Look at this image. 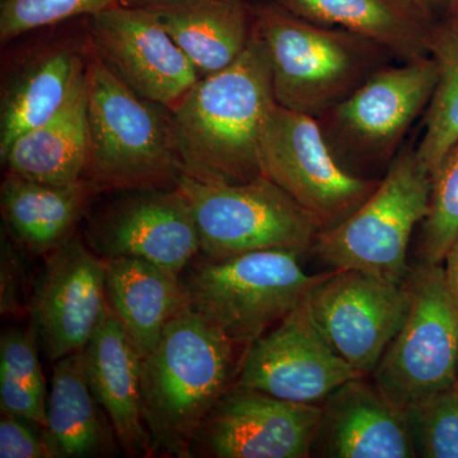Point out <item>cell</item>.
<instances>
[{"label":"cell","instance_id":"cell-5","mask_svg":"<svg viewBox=\"0 0 458 458\" xmlns=\"http://www.w3.org/2000/svg\"><path fill=\"white\" fill-rule=\"evenodd\" d=\"M303 254L274 249L205 259L182 280L189 306L229 342L249 349L327 274L306 273Z\"/></svg>","mask_w":458,"mask_h":458},{"label":"cell","instance_id":"cell-16","mask_svg":"<svg viewBox=\"0 0 458 458\" xmlns=\"http://www.w3.org/2000/svg\"><path fill=\"white\" fill-rule=\"evenodd\" d=\"M86 243L99 258H137L174 274L200 252L194 213L180 189L125 191L89 219Z\"/></svg>","mask_w":458,"mask_h":458},{"label":"cell","instance_id":"cell-25","mask_svg":"<svg viewBox=\"0 0 458 458\" xmlns=\"http://www.w3.org/2000/svg\"><path fill=\"white\" fill-rule=\"evenodd\" d=\"M89 152L86 83L49 122L21 135L2 157L9 174L49 183L72 185L83 179Z\"/></svg>","mask_w":458,"mask_h":458},{"label":"cell","instance_id":"cell-4","mask_svg":"<svg viewBox=\"0 0 458 458\" xmlns=\"http://www.w3.org/2000/svg\"><path fill=\"white\" fill-rule=\"evenodd\" d=\"M279 106L321 117L388 65L391 54L358 33L295 16L276 0L255 5Z\"/></svg>","mask_w":458,"mask_h":458},{"label":"cell","instance_id":"cell-20","mask_svg":"<svg viewBox=\"0 0 458 458\" xmlns=\"http://www.w3.org/2000/svg\"><path fill=\"white\" fill-rule=\"evenodd\" d=\"M86 49L54 45L32 55L4 84L0 107V158L26 131L53 119L86 83Z\"/></svg>","mask_w":458,"mask_h":458},{"label":"cell","instance_id":"cell-15","mask_svg":"<svg viewBox=\"0 0 458 458\" xmlns=\"http://www.w3.org/2000/svg\"><path fill=\"white\" fill-rule=\"evenodd\" d=\"M40 348L50 361L82 352L110 315L105 260L81 234L47 254L27 306Z\"/></svg>","mask_w":458,"mask_h":458},{"label":"cell","instance_id":"cell-30","mask_svg":"<svg viewBox=\"0 0 458 458\" xmlns=\"http://www.w3.org/2000/svg\"><path fill=\"white\" fill-rule=\"evenodd\" d=\"M117 3L119 0H2L0 41L8 44L25 33L72 18L89 17Z\"/></svg>","mask_w":458,"mask_h":458},{"label":"cell","instance_id":"cell-22","mask_svg":"<svg viewBox=\"0 0 458 458\" xmlns=\"http://www.w3.org/2000/svg\"><path fill=\"white\" fill-rule=\"evenodd\" d=\"M98 190L87 180L49 185L5 172L0 190L5 229L32 255H47L77 232Z\"/></svg>","mask_w":458,"mask_h":458},{"label":"cell","instance_id":"cell-1","mask_svg":"<svg viewBox=\"0 0 458 458\" xmlns=\"http://www.w3.org/2000/svg\"><path fill=\"white\" fill-rule=\"evenodd\" d=\"M276 105L269 59L254 30L233 64L200 78L172 111L182 174L225 183L262 176L261 135Z\"/></svg>","mask_w":458,"mask_h":458},{"label":"cell","instance_id":"cell-12","mask_svg":"<svg viewBox=\"0 0 458 458\" xmlns=\"http://www.w3.org/2000/svg\"><path fill=\"white\" fill-rule=\"evenodd\" d=\"M322 415L318 403H292L234 384L199 428L191 457H310Z\"/></svg>","mask_w":458,"mask_h":458},{"label":"cell","instance_id":"cell-29","mask_svg":"<svg viewBox=\"0 0 458 458\" xmlns=\"http://www.w3.org/2000/svg\"><path fill=\"white\" fill-rule=\"evenodd\" d=\"M403 412L417 456L458 458V385Z\"/></svg>","mask_w":458,"mask_h":458},{"label":"cell","instance_id":"cell-34","mask_svg":"<svg viewBox=\"0 0 458 458\" xmlns=\"http://www.w3.org/2000/svg\"><path fill=\"white\" fill-rule=\"evenodd\" d=\"M419 2L424 3L428 7L432 8L433 11L438 8L450 9L457 0H419Z\"/></svg>","mask_w":458,"mask_h":458},{"label":"cell","instance_id":"cell-28","mask_svg":"<svg viewBox=\"0 0 458 458\" xmlns=\"http://www.w3.org/2000/svg\"><path fill=\"white\" fill-rule=\"evenodd\" d=\"M429 213L423 221L420 256L424 264H441L458 241V146L432 174Z\"/></svg>","mask_w":458,"mask_h":458},{"label":"cell","instance_id":"cell-7","mask_svg":"<svg viewBox=\"0 0 458 458\" xmlns=\"http://www.w3.org/2000/svg\"><path fill=\"white\" fill-rule=\"evenodd\" d=\"M205 259L261 250L311 251L319 228L278 185L260 176L242 183L208 182L181 174Z\"/></svg>","mask_w":458,"mask_h":458},{"label":"cell","instance_id":"cell-23","mask_svg":"<svg viewBox=\"0 0 458 458\" xmlns=\"http://www.w3.org/2000/svg\"><path fill=\"white\" fill-rule=\"evenodd\" d=\"M108 307L141 360L156 348L170 319L188 303L179 274L137 258L105 260Z\"/></svg>","mask_w":458,"mask_h":458},{"label":"cell","instance_id":"cell-31","mask_svg":"<svg viewBox=\"0 0 458 458\" xmlns=\"http://www.w3.org/2000/svg\"><path fill=\"white\" fill-rule=\"evenodd\" d=\"M18 242L3 228L0 241V313L5 318L23 312V286L26 280V258Z\"/></svg>","mask_w":458,"mask_h":458},{"label":"cell","instance_id":"cell-9","mask_svg":"<svg viewBox=\"0 0 458 458\" xmlns=\"http://www.w3.org/2000/svg\"><path fill=\"white\" fill-rule=\"evenodd\" d=\"M405 324L372 372L373 384L401 410L458 382V311L441 264H421L408 279Z\"/></svg>","mask_w":458,"mask_h":458},{"label":"cell","instance_id":"cell-3","mask_svg":"<svg viewBox=\"0 0 458 458\" xmlns=\"http://www.w3.org/2000/svg\"><path fill=\"white\" fill-rule=\"evenodd\" d=\"M87 45L83 180L99 194L176 188L183 164L171 111L125 86Z\"/></svg>","mask_w":458,"mask_h":458},{"label":"cell","instance_id":"cell-24","mask_svg":"<svg viewBox=\"0 0 458 458\" xmlns=\"http://www.w3.org/2000/svg\"><path fill=\"white\" fill-rule=\"evenodd\" d=\"M44 438L51 458L111 457L120 447L110 418L90 390L83 351L55 361Z\"/></svg>","mask_w":458,"mask_h":458},{"label":"cell","instance_id":"cell-21","mask_svg":"<svg viewBox=\"0 0 458 458\" xmlns=\"http://www.w3.org/2000/svg\"><path fill=\"white\" fill-rule=\"evenodd\" d=\"M143 7L201 78L233 64L254 36L255 5L250 0H159Z\"/></svg>","mask_w":458,"mask_h":458},{"label":"cell","instance_id":"cell-38","mask_svg":"<svg viewBox=\"0 0 458 458\" xmlns=\"http://www.w3.org/2000/svg\"><path fill=\"white\" fill-rule=\"evenodd\" d=\"M458 385V384H457Z\"/></svg>","mask_w":458,"mask_h":458},{"label":"cell","instance_id":"cell-27","mask_svg":"<svg viewBox=\"0 0 458 458\" xmlns=\"http://www.w3.org/2000/svg\"><path fill=\"white\" fill-rule=\"evenodd\" d=\"M38 334L32 325L8 328L0 337V409L25 418L44 430L47 399L44 372L38 358Z\"/></svg>","mask_w":458,"mask_h":458},{"label":"cell","instance_id":"cell-36","mask_svg":"<svg viewBox=\"0 0 458 458\" xmlns=\"http://www.w3.org/2000/svg\"><path fill=\"white\" fill-rule=\"evenodd\" d=\"M448 20L452 21L454 25L458 26V0L454 5L447 11Z\"/></svg>","mask_w":458,"mask_h":458},{"label":"cell","instance_id":"cell-6","mask_svg":"<svg viewBox=\"0 0 458 458\" xmlns=\"http://www.w3.org/2000/svg\"><path fill=\"white\" fill-rule=\"evenodd\" d=\"M432 174L415 149L394 157L372 195L335 227L319 231L311 251L334 270H358L405 284L412 231L429 213Z\"/></svg>","mask_w":458,"mask_h":458},{"label":"cell","instance_id":"cell-14","mask_svg":"<svg viewBox=\"0 0 458 458\" xmlns=\"http://www.w3.org/2000/svg\"><path fill=\"white\" fill-rule=\"evenodd\" d=\"M319 327L344 360L370 375L408 318V282L394 284L358 270L325 274L307 293Z\"/></svg>","mask_w":458,"mask_h":458},{"label":"cell","instance_id":"cell-32","mask_svg":"<svg viewBox=\"0 0 458 458\" xmlns=\"http://www.w3.org/2000/svg\"><path fill=\"white\" fill-rule=\"evenodd\" d=\"M38 424L17 415L2 412L0 419V457L51 458ZM42 429V428H41Z\"/></svg>","mask_w":458,"mask_h":458},{"label":"cell","instance_id":"cell-26","mask_svg":"<svg viewBox=\"0 0 458 458\" xmlns=\"http://www.w3.org/2000/svg\"><path fill=\"white\" fill-rule=\"evenodd\" d=\"M430 56L438 65V81L428 107L426 132L415 152L433 174L458 146V26L448 18L433 33Z\"/></svg>","mask_w":458,"mask_h":458},{"label":"cell","instance_id":"cell-11","mask_svg":"<svg viewBox=\"0 0 458 458\" xmlns=\"http://www.w3.org/2000/svg\"><path fill=\"white\" fill-rule=\"evenodd\" d=\"M366 377L348 363L319 327L307 294L247 349L236 385L298 403H324L352 379Z\"/></svg>","mask_w":458,"mask_h":458},{"label":"cell","instance_id":"cell-17","mask_svg":"<svg viewBox=\"0 0 458 458\" xmlns=\"http://www.w3.org/2000/svg\"><path fill=\"white\" fill-rule=\"evenodd\" d=\"M316 443L334 458L417 457L403 410L364 377L352 379L324 401Z\"/></svg>","mask_w":458,"mask_h":458},{"label":"cell","instance_id":"cell-13","mask_svg":"<svg viewBox=\"0 0 458 458\" xmlns=\"http://www.w3.org/2000/svg\"><path fill=\"white\" fill-rule=\"evenodd\" d=\"M87 38L104 64L125 86L171 113L185 101L201 78L147 8L117 3L92 14Z\"/></svg>","mask_w":458,"mask_h":458},{"label":"cell","instance_id":"cell-35","mask_svg":"<svg viewBox=\"0 0 458 458\" xmlns=\"http://www.w3.org/2000/svg\"><path fill=\"white\" fill-rule=\"evenodd\" d=\"M155 2H159V0H119L120 4L128 5V7H143V5Z\"/></svg>","mask_w":458,"mask_h":458},{"label":"cell","instance_id":"cell-10","mask_svg":"<svg viewBox=\"0 0 458 458\" xmlns=\"http://www.w3.org/2000/svg\"><path fill=\"white\" fill-rule=\"evenodd\" d=\"M262 176L285 191L319 231L351 216L379 185L339 164L316 117L274 106L262 131Z\"/></svg>","mask_w":458,"mask_h":458},{"label":"cell","instance_id":"cell-19","mask_svg":"<svg viewBox=\"0 0 458 458\" xmlns=\"http://www.w3.org/2000/svg\"><path fill=\"white\" fill-rule=\"evenodd\" d=\"M295 16L375 41L401 63L430 56L436 11L419 0H276Z\"/></svg>","mask_w":458,"mask_h":458},{"label":"cell","instance_id":"cell-8","mask_svg":"<svg viewBox=\"0 0 458 458\" xmlns=\"http://www.w3.org/2000/svg\"><path fill=\"white\" fill-rule=\"evenodd\" d=\"M438 81L432 56L386 65L318 117L331 152L345 170L391 165L410 126L429 105Z\"/></svg>","mask_w":458,"mask_h":458},{"label":"cell","instance_id":"cell-2","mask_svg":"<svg viewBox=\"0 0 458 458\" xmlns=\"http://www.w3.org/2000/svg\"><path fill=\"white\" fill-rule=\"evenodd\" d=\"M234 346L189 303L170 319L141 360L150 456L191 457L199 428L236 375Z\"/></svg>","mask_w":458,"mask_h":458},{"label":"cell","instance_id":"cell-33","mask_svg":"<svg viewBox=\"0 0 458 458\" xmlns=\"http://www.w3.org/2000/svg\"><path fill=\"white\" fill-rule=\"evenodd\" d=\"M445 278L452 301L458 311V241L445 255Z\"/></svg>","mask_w":458,"mask_h":458},{"label":"cell","instance_id":"cell-37","mask_svg":"<svg viewBox=\"0 0 458 458\" xmlns=\"http://www.w3.org/2000/svg\"><path fill=\"white\" fill-rule=\"evenodd\" d=\"M457 384H458V382H457Z\"/></svg>","mask_w":458,"mask_h":458},{"label":"cell","instance_id":"cell-18","mask_svg":"<svg viewBox=\"0 0 458 458\" xmlns=\"http://www.w3.org/2000/svg\"><path fill=\"white\" fill-rule=\"evenodd\" d=\"M83 357L90 390L110 418L120 448L131 457L150 456L141 401L143 360L111 311Z\"/></svg>","mask_w":458,"mask_h":458}]
</instances>
